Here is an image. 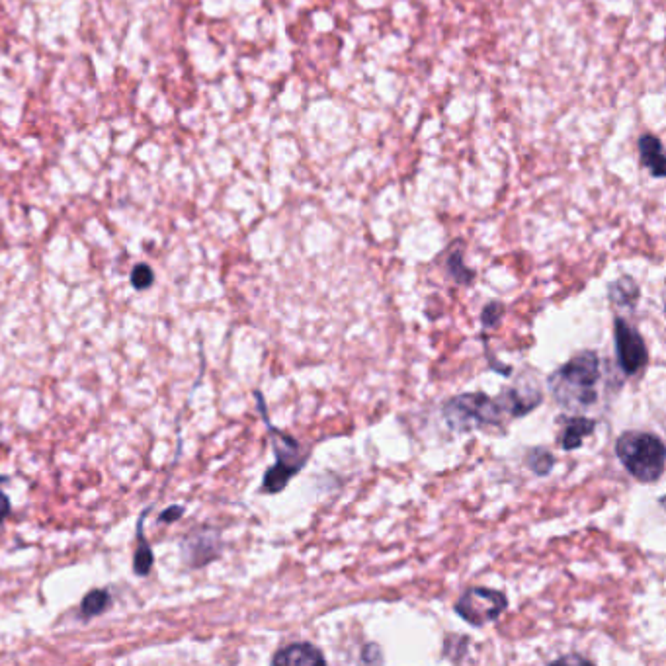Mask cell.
I'll return each instance as SVG.
<instances>
[{
	"mask_svg": "<svg viewBox=\"0 0 666 666\" xmlns=\"http://www.w3.org/2000/svg\"><path fill=\"white\" fill-rule=\"evenodd\" d=\"M600 358L592 350L579 352L547 377L553 401L569 413H583L598 399Z\"/></svg>",
	"mask_w": 666,
	"mask_h": 666,
	"instance_id": "6da1fadb",
	"label": "cell"
},
{
	"mask_svg": "<svg viewBox=\"0 0 666 666\" xmlns=\"http://www.w3.org/2000/svg\"><path fill=\"white\" fill-rule=\"evenodd\" d=\"M616 456L639 483H657L665 473V444L657 434L627 430L616 440Z\"/></svg>",
	"mask_w": 666,
	"mask_h": 666,
	"instance_id": "7a4b0ae2",
	"label": "cell"
},
{
	"mask_svg": "<svg viewBox=\"0 0 666 666\" xmlns=\"http://www.w3.org/2000/svg\"><path fill=\"white\" fill-rule=\"evenodd\" d=\"M258 399V409L262 411L264 422L270 430V440L274 446V454H276V465L270 467L264 473V483H262V493L266 495H278L282 493L288 483L292 481L293 477L305 467L307 461V454L303 452V448L299 446V442L292 438L290 434H284L282 430L274 428L268 420L266 409H264V399L260 393H254Z\"/></svg>",
	"mask_w": 666,
	"mask_h": 666,
	"instance_id": "3957f363",
	"label": "cell"
},
{
	"mask_svg": "<svg viewBox=\"0 0 666 666\" xmlns=\"http://www.w3.org/2000/svg\"><path fill=\"white\" fill-rule=\"evenodd\" d=\"M446 424L456 432H471L477 428L499 426L504 417L499 401L487 393H463L450 399L444 409Z\"/></svg>",
	"mask_w": 666,
	"mask_h": 666,
	"instance_id": "277c9868",
	"label": "cell"
},
{
	"mask_svg": "<svg viewBox=\"0 0 666 666\" xmlns=\"http://www.w3.org/2000/svg\"><path fill=\"white\" fill-rule=\"evenodd\" d=\"M506 608H508V598L504 592L483 586L467 588L454 606L459 618H463L467 624L475 627L497 622L506 612Z\"/></svg>",
	"mask_w": 666,
	"mask_h": 666,
	"instance_id": "5b68a950",
	"label": "cell"
},
{
	"mask_svg": "<svg viewBox=\"0 0 666 666\" xmlns=\"http://www.w3.org/2000/svg\"><path fill=\"white\" fill-rule=\"evenodd\" d=\"M614 342L618 364L625 375H637L649 364V350L643 336L622 317L614 321Z\"/></svg>",
	"mask_w": 666,
	"mask_h": 666,
	"instance_id": "8992f818",
	"label": "cell"
},
{
	"mask_svg": "<svg viewBox=\"0 0 666 666\" xmlns=\"http://www.w3.org/2000/svg\"><path fill=\"white\" fill-rule=\"evenodd\" d=\"M497 401L504 417H526L528 413H532L542 405L543 393L534 381L528 383L526 375H522V379L514 387H508L500 393Z\"/></svg>",
	"mask_w": 666,
	"mask_h": 666,
	"instance_id": "52a82bcc",
	"label": "cell"
},
{
	"mask_svg": "<svg viewBox=\"0 0 666 666\" xmlns=\"http://www.w3.org/2000/svg\"><path fill=\"white\" fill-rule=\"evenodd\" d=\"M221 547V534L213 528H202L184 538L182 555L190 567L200 569L219 557Z\"/></svg>",
	"mask_w": 666,
	"mask_h": 666,
	"instance_id": "ba28073f",
	"label": "cell"
},
{
	"mask_svg": "<svg viewBox=\"0 0 666 666\" xmlns=\"http://www.w3.org/2000/svg\"><path fill=\"white\" fill-rule=\"evenodd\" d=\"M325 663L327 659L323 651L311 643H292L272 657V665L278 666H319Z\"/></svg>",
	"mask_w": 666,
	"mask_h": 666,
	"instance_id": "9c48e42d",
	"label": "cell"
},
{
	"mask_svg": "<svg viewBox=\"0 0 666 666\" xmlns=\"http://www.w3.org/2000/svg\"><path fill=\"white\" fill-rule=\"evenodd\" d=\"M641 165L651 172L653 178H663L666 172L665 149L657 135L643 133L637 141Z\"/></svg>",
	"mask_w": 666,
	"mask_h": 666,
	"instance_id": "30bf717a",
	"label": "cell"
},
{
	"mask_svg": "<svg viewBox=\"0 0 666 666\" xmlns=\"http://www.w3.org/2000/svg\"><path fill=\"white\" fill-rule=\"evenodd\" d=\"M594 428H596V420L588 417H573L567 426L563 428V434L559 438V444L565 452H573V450H579L583 446L584 440L588 436L594 434Z\"/></svg>",
	"mask_w": 666,
	"mask_h": 666,
	"instance_id": "8fae6325",
	"label": "cell"
},
{
	"mask_svg": "<svg viewBox=\"0 0 666 666\" xmlns=\"http://www.w3.org/2000/svg\"><path fill=\"white\" fill-rule=\"evenodd\" d=\"M149 510L143 512V516L139 518V526H137V542H139V547L135 551V559H133V571L137 577H147L153 569V563H155V557H153V549L149 547V543L145 540V532H143V524H145V518H147Z\"/></svg>",
	"mask_w": 666,
	"mask_h": 666,
	"instance_id": "7c38bea8",
	"label": "cell"
},
{
	"mask_svg": "<svg viewBox=\"0 0 666 666\" xmlns=\"http://www.w3.org/2000/svg\"><path fill=\"white\" fill-rule=\"evenodd\" d=\"M610 301L620 307H633L639 299V286L631 276H622L608 288Z\"/></svg>",
	"mask_w": 666,
	"mask_h": 666,
	"instance_id": "4fadbf2b",
	"label": "cell"
},
{
	"mask_svg": "<svg viewBox=\"0 0 666 666\" xmlns=\"http://www.w3.org/2000/svg\"><path fill=\"white\" fill-rule=\"evenodd\" d=\"M526 465L528 469L538 475V477H545L553 471L555 467V456L547 450V448H542V446H536L532 450H528L526 454Z\"/></svg>",
	"mask_w": 666,
	"mask_h": 666,
	"instance_id": "5bb4252c",
	"label": "cell"
},
{
	"mask_svg": "<svg viewBox=\"0 0 666 666\" xmlns=\"http://www.w3.org/2000/svg\"><path fill=\"white\" fill-rule=\"evenodd\" d=\"M110 606V592L96 588L90 590L83 600V620H90L94 616H100L102 612H106Z\"/></svg>",
	"mask_w": 666,
	"mask_h": 666,
	"instance_id": "9a60e30c",
	"label": "cell"
},
{
	"mask_svg": "<svg viewBox=\"0 0 666 666\" xmlns=\"http://www.w3.org/2000/svg\"><path fill=\"white\" fill-rule=\"evenodd\" d=\"M446 266H448L450 276H452L458 284H461V286H467V284H471V282L475 280V272H473L471 268L465 266V262H463V254H461L459 250H456L454 254L448 256Z\"/></svg>",
	"mask_w": 666,
	"mask_h": 666,
	"instance_id": "2e32d148",
	"label": "cell"
},
{
	"mask_svg": "<svg viewBox=\"0 0 666 666\" xmlns=\"http://www.w3.org/2000/svg\"><path fill=\"white\" fill-rule=\"evenodd\" d=\"M155 284V272L149 264H137L131 272V286L139 292L149 290Z\"/></svg>",
	"mask_w": 666,
	"mask_h": 666,
	"instance_id": "e0dca14e",
	"label": "cell"
},
{
	"mask_svg": "<svg viewBox=\"0 0 666 666\" xmlns=\"http://www.w3.org/2000/svg\"><path fill=\"white\" fill-rule=\"evenodd\" d=\"M502 315H504V305L499 301H491L481 313V323L485 329H493L499 325Z\"/></svg>",
	"mask_w": 666,
	"mask_h": 666,
	"instance_id": "ac0fdd59",
	"label": "cell"
},
{
	"mask_svg": "<svg viewBox=\"0 0 666 666\" xmlns=\"http://www.w3.org/2000/svg\"><path fill=\"white\" fill-rule=\"evenodd\" d=\"M184 516V508L182 506H168L167 510L159 516V522L163 524H170V522H176Z\"/></svg>",
	"mask_w": 666,
	"mask_h": 666,
	"instance_id": "d6986e66",
	"label": "cell"
},
{
	"mask_svg": "<svg viewBox=\"0 0 666 666\" xmlns=\"http://www.w3.org/2000/svg\"><path fill=\"white\" fill-rule=\"evenodd\" d=\"M559 661L561 663H586V659H583V657H561Z\"/></svg>",
	"mask_w": 666,
	"mask_h": 666,
	"instance_id": "ffe728a7",
	"label": "cell"
},
{
	"mask_svg": "<svg viewBox=\"0 0 666 666\" xmlns=\"http://www.w3.org/2000/svg\"><path fill=\"white\" fill-rule=\"evenodd\" d=\"M2 481H6V477H0V483H2Z\"/></svg>",
	"mask_w": 666,
	"mask_h": 666,
	"instance_id": "44dd1931",
	"label": "cell"
}]
</instances>
